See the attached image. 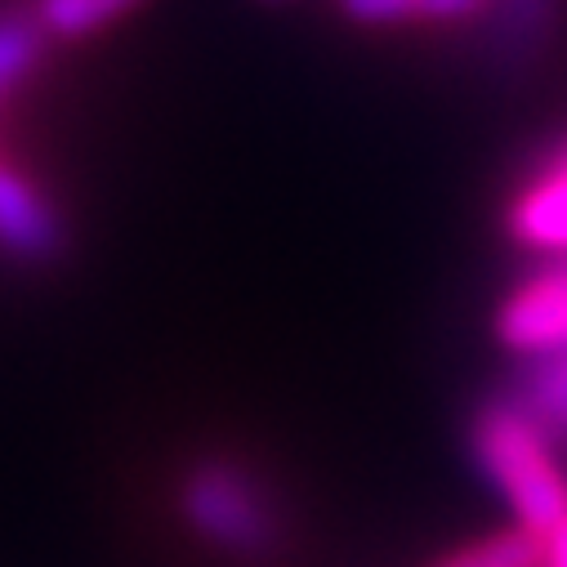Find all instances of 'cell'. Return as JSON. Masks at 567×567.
Returning a JSON list of instances; mask_svg holds the SVG:
<instances>
[{
	"mask_svg": "<svg viewBox=\"0 0 567 567\" xmlns=\"http://www.w3.org/2000/svg\"><path fill=\"white\" fill-rule=\"evenodd\" d=\"M558 447L509 402V393H492L470 415V456L509 505L514 523L549 536L567 523V474L558 470Z\"/></svg>",
	"mask_w": 567,
	"mask_h": 567,
	"instance_id": "cell-1",
	"label": "cell"
},
{
	"mask_svg": "<svg viewBox=\"0 0 567 567\" xmlns=\"http://www.w3.org/2000/svg\"><path fill=\"white\" fill-rule=\"evenodd\" d=\"M179 514L206 545L233 558H264L281 545L277 496L250 465L233 456H206L184 474Z\"/></svg>",
	"mask_w": 567,
	"mask_h": 567,
	"instance_id": "cell-2",
	"label": "cell"
},
{
	"mask_svg": "<svg viewBox=\"0 0 567 567\" xmlns=\"http://www.w3.org/2000/svg\"><path fill=\"white\" fill-rule=\"evenodd\" d=\"M72 228L63 210L14 166L0 162V255L23 268H50L68 255Z\"/></svg>",
	"mask_w": 567,
	"mask_h": 567,
	"instance_id": "cell-3",
	"label": "cell"
},
{
	"mask_svg": "<svg viewBox=\"0 0 567 567\" xmlns=\"http://www.w3.org/2000/svg\"><path fill=\"white\" fill-rule=\"evenodd\" d=\"M496 340L518 358L554 353L567 344V264L532 272L523 287L505 296L496 309Z\"/></svg>",
	"mask_w": 567,
	"mask_h": 567,
	"instance_id": "cell-4",
	"label": "cell"
},
{
	"mask_svg": "<svg viewBox=\"0 0 567 567\" xmlns=\"http://www.w3.org/2000/svg\"><path fill=\"white\" fill-rule=\"evenodd\" d=\"M563 0H487L483 54L492 72H523L554 37Z\"/></svg>",
	"mask_w": 567,
	"mask_h": 567,
	"instance_id": "cell-5",
	"label": "cell"
},
{
	"mask_svg": "<svg viewBox=\"0 0 567 567\" xmlns=\"http://www.w3.org/2000/svg\"><path fill=\"white\" fill-rule=\"evenodd\" d=\"M509 233L545 255H567V148L532 179L514 210H509Z\"/></svg>",
	"mask_w": 567,
	"mask_h": 567,
	"instance_id": "cell-6",
	"label": "cell"
},
{
	"mask_svg": "<svg viewBox=\"0 0 567 567\" xmlns=\"http://www.w3.org/2000/svg\"><path fill=\"white\" fill-rule=\"evenodd\" d=\"M509 402L554 447H567V344L554 353L523 358V367L509 384Z\"/></svg>",
	"mask_w": 567,
	"mask_h": 567,
	"instance_id": "cell-7",
	"label": "cell"
},
{
	"mask_svg": "<svg viewBox=\"0 0 567 567\" xmlns=\"http://www.w3.org/2000/svg\"><path fill=\"white\" fill-rule=\"evenodd\" d=\"M138 6L144 0H32V19L41 23L45 41H85Z\"/></svg>",
	"mask_w": 567,
	"mask_h": 567,
	"instance_id": "cell-8",
	"label": "cell"
},
{
	"mask_svg": "<svg viewBox=\"0 0 567 567\" xmlns=\"http://www.w3.org/2000/svg\"><path fill=\"white\" fill-rule=\"evenodd\" d=\"M340 10L358 23H411V19L456 23V19H478L487 0H340Z\"/></svg>",
	"mask_w": 567,
	"mask_h": 567,
	"instance_id": "cell-9",
	"label": "cell"
},
{
	"mask_svg": "<svg viewBox=\"0 0 567 567\" xmlns=\"http://www.w3.org/2000/svg\"><path fill=\"white\" fill-rule=\"evenodd\" d=\"M434 567H545V536H536V532L514 523L509 532L474 540V545L447 554Z\"/></svg>",
	"mask_w": 567,
	"mask_h": 567,
	"instance_id": "cell-10",
	"label": "cell"
},
{
	"mask_svg": "<svg viewBox=\"0 0 567 567\" xmlns=\"http://www.w3.org/2000/svg\"><path fill=\"white\" fill-rule=\"evenodd\" d=\"M45 54V32L32 14H0V99L32 76Z\"/></svg>",
	"mask_w": 567,
	"mask_h": 567,
	"instance_id": "cell-11",
	"label": "cell"
}]
</instances>
